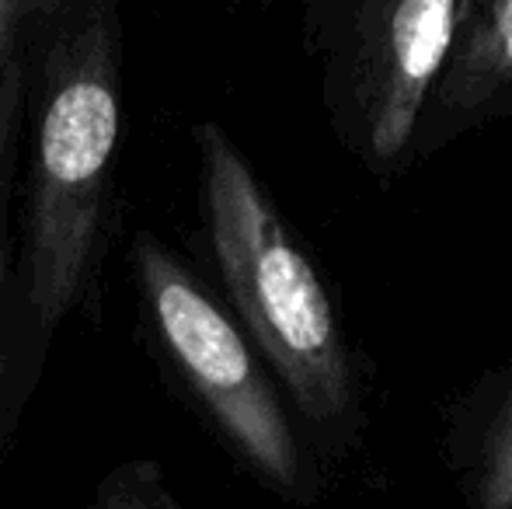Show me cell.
Listing matches in <instances>:
<instances>
[{
  "instance_id": "cell-1",
  "label": "cell",
  "mask_w": 512,
  "mask_h": 509,
  "mask_svg": "<svg viewBox=\"0 0 512 509\" xmlns=\"http://www.w3.org/2000/svg\"><path fill=\"white\" fill-rule=\"evenodd\" d=\"M126 25L115 0H35L25 25L28 168L14 231L4 440L60 328L102 325L105 262L122 224Z\"/></svg>"
},
{
  "instance_id": "cell-2",
  "label": "cell",
  "mask_w": 512,
  "mask_h": 509,
  "mask_svg": "<svg viewBox=\"0 0 512 509\" xmlns=\"http://www.w3.org/2000/svg\"><path fill=\"white\" fill-rule=\"evenodd\" d=\"M203 241L223 304L310 443L342 454L363 426V381L314 258L220 123L192 129Z\"/></svg>"
},
{
  "instance_id": "cell-3",
  "label": "cell",
  "mask_w": 512,
  "mask_h": 509,
  "mask_svg": "<svg viewBox=\"0 0 512 509\" xmlns=\"http://www.w3.org/2000/svg\"><path fill=\"white\" fill-rule=\"evenodd\" d=\"M126 262L140 342L171 394L262 489L293 506L314 503L304 433L227 304L150 227H133Z\"/></svg>"
},
{
  "instance_id": "cell-4",
  "label": "cell",
  "mask_w": 512,
  "mask_h": 509,
  "mask_svg": "<svg viewBox=\"0 0 512 509\" xmlns=\"http://www.w3.org/2000/svg\"><path fill=\"white\" fill-rule=\"evenodd\" d=\"M464 0H317L307 46L331 133L373 178L408 171L411 140L453 46Z\"/></svg>"
},
{
  "instance_id": "cell-5",
  "label": "cell",
  "mask_w": 512,
  "mask_h": 509,
  "mask_svg": "<svg viewBox=\"0 0 512 509\" xmlns=\"http://www.w3.org/2000/svg\"><path fill=\"white\" fill-rule=\"evenodd\" d=\"M512 116V0H464L453 46L411 140V161Z\"/></svg>"
},
{
  "instance_id": "cell-6",
  "label": "cell",
  "mask_w": 512,
  "mask_h": 509,
  "mask_svg": "<svg viewBox=\"0 0 512 509\" xmlns=\"http://www.w3.org/2000/svg\"><path fill=\"white\" fill-rule=\"evenodd\" d=\"M453 450L467 509H512V370L478 394Z\"/></svg>"
},
{
  "instance_id": "cell-7",
  "label": "cell",
  "mask_w": 512,
  "mask_h": 509,
  "mask_svg": "<svg viewBox=\"0 0 512 509\" xmlns=\"http://www.w3.org/2000/svg\"><path fill=\"white\" fill-rule=\"evenodd\" d=\"M25 140V39L0 81V415L7 384V332H11V272H14V196H18V154ZM7 454L0 426V461Z\"/></svg>"
},
{
  "instance_id": "cell-8",
  "label": "cell",
  "mask_w": 512,
  "mask_h": 509,
  "mask_svg": "<svg viewBox=\"0 0 512 509\" xmlns=\"http://www.w3.org/2000/svg\"><path fill=\"white\" fill-rule=\"evenodd\" d=\"M81 509H185V503L175 496L161 461L129 457L98 478L95 492Z\"/></svg>"
},
{
  "instance_id": "cell-9",
  "label": "cell",
  "mask_w": 512,
  "mask_h": 509,
  "mask_svg": "<svg viewBox=\"0 0 512 509\" xmlns=\"http://www.w3.org/2000/svg\"><path fill=\"white\" fill-rule=\"evenodd\" d=\"M35 11V0H0V81L4 70L11 63V56L18 53L21 39H25V25Z\"/></svg>"
}]
</instances>
